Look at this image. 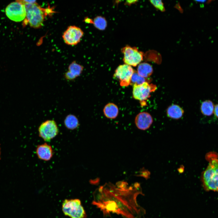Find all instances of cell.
I'll return each mask as SVG.
<instances>
[{
  "mask_svg": "<svg viewBox=\"0 0 218 218\" xmlns=\"http://www.w3.org/2000/svg\"><path fill=\"white\" fill-rule=\"evenodd\" d=\"M206 157L209 163L202 174L203 186L206 191H218V155L215 153L210 152Z\"/></svg>",
  "mask_w": 218,
  "mask_h": 218,
  "instance_id": "cell-1",
  "label": "cell"
},
{
  "mask_svg": "<svg viewBox=\"0 0 218 218\" xmlns=\"http://www.w3.org/2000/svg\"><path fill=\"white\" fill-rule=\"evenodd\" d=\"M25 8L26 21L30 25L35 28L41 27L47 13L48 9L41 8L37 4H24Z\"/></svg>",
  "mask_w": 218,
  "mask_h": 218,
  "instance_id": "cell-2",
  "label": "cell"
},
{
  "mask_svg": "<svg viewBox=\"0 0 218 218\" xmlns=\"http://www.w3.org/2000/svg\"><path fill=\"white\" fill-rule=\"evenodd\" d=\"M64 214L70 218H84L85 210L78 199H66L62 204Z\"/></svg>",
  "mask_w": 218,
  "mask_h": 218,
  "instance_id": "cell-3",
  "label": "cell"
},
{
  "mask_svg": "<svg viewBox=\"0 0 218 218\" xmlns=\"http://www.w3.org/2000/svg\"><path fill=\"white\" fill-rule=\"evenodd\" d=\"M39 136L46 142H49L58 134L59 130L56 122L53 120L42 122L38 128Z\"/></svg>",
  "mask_w": 218,
  "mask_h": 218,
  "instance_id": "cell-4",
  "label": "cell"
},
{
  "mask_svg": "<svg viewBox=\"0 0 218 218\" xmlns=\"http://www.w3.org/2000/svg\"><path fill=\"white\" fill-rule=\"evenodd\" d=\"M121 51L124 54L123 60L125 64L135 67L143 60V53L136 47L126 46Z\"/></svg>",
  "mask_w": 218,
  "mask_h": 218,
  "instance_id": "cell-5",
  "label": "cell"
},
{
  "mask_svg": "<svg viewBox=\"0 0 218 218\" xmlns=\"http://www.w3.org/2000/svg\"><path fill=\"white\" fill-rule=\"evenodd\" d=\"M5 13L10 19L15 22L21 21L26 17L25 6L18 0L9 4L5 9Z\"/></svg>",
  "mask_w": 218,
  "mask_h": 218,
  "instance_id": "cell-6",
  "label": "cell"
},
{
  "mask_svg": "<svg viewBox=\"0 0 218 218\" xmlns=\"http://www.w3.org/2000/svg\"><path fill=\"white\" fill-rule=\"evenodd\" d=\"M134 71L130 65L125 64H121L116 69L114 77L119 80L121 86L127 87L130 84L131 78Z\"/></svg>",
  "mask_w": 218,
  "mask_h": 218,
  "instance_id": "cell-7",
  "label": "cell"
},
{
  "mask_svg": "<svg viewBox=\"0 0 218 218\" xmlns=\"http://www.w3.org/2000/svg\"><path fill=\"white\" fill-rule=\"evenodd\" d=\"M157 87L155 85L145 82L140 84L133 85L132 94L133 97L135 99L142 101L147 99L150 94L154 91Z\"/></svg>",
  "mask_w": 218,
  "mask_h": 218,
  "instance_id": "cell-8",
  "label": "cell"
},
{
  "mask_svg": "<svg viewBox=\"0 0 218 218\" xmlns=\"http://www.w3.org/2000/svg\"><path fill=\"white\" fill-rule=\"evenodd\" d=\"M83 35V31L80 28L74 25L70 26L64 32L62 37L66 44L74 45L80 42Z\"/></svg>",
  "mask_w": 218,
  "mask_h": 218,
  "instance_id": "cell-9",
  "label": "cell"
},
{
  "mask_svg": "<svg viewBox=\"0 0 218 218\" xmlns=\"http://www.w3.org/2000/svg\"><path fill=\"white\" fill-rule=\"evenodd\" d=\"M153 122L151 115L147 112H141L136 116L135 123L139 129L145 130L148 129Z\"/></svg>",
  "mask_w": 218,
  "mask_h": 218,
  "instance_id": "cell-10",
  "label": "cell"
},
{
  "mask_svg": "<svg viewBox=\"0 0 218 218\" xmlns=\"http://www.w3.org/2000/svg\"><path fill=\"white\" fill-rule=\"evenodd\" d=\"M35 151L38 158L45 161L50 160L53 155V150L51 146L46 143L38 145Z\"/></svg>",
  "mask_w": 218,
  "mask_h": 218,
  "instance_id": "cell-11",
  "label": "cell"
},
{
  "mask_svg": "<svg viewBox=\"0 0 218 218\" xmlns=\"http://www.w3.org/2000/svg\"><path fill=\"white\" fill-rule=\"evenodd\" d=\"M83 69L82 66L74 61L69 65L68 70L64 74V77L67 80H74L81 75Z\"/></svg>",
  "mask_w": 218,
  "mask_h": 218,
  "instance_id": "cell-12",
  "label": "cell"
},
{
  "mask_svg": "<svg viewBox=\"0 0 218 218\" xmlns=\"http://www.w3.org/2000/svg\"><path fill=\"white\" fill-rule=\"evenodd\" d=\"M183 109L178 105L173 104L168 107L167 111V116L174 119L181 118L184 113Z\"/></svg>",
  "mask_w": 218,
  "mask_h": 218,
  "instance_id": "cell-13",
  "label": "cell"
},
{
  "mask_svg": "<svg viewBox=\"0 0 218 218\" xmlns=\"http://www.w3.org/2000/svg\"><path fill=\"white\" fill-rule=\"evenodd\" d=\"M105 116L108 118L113 119L118 116L119 109L117 105L113 103H110L105 105L103 110Z\"/></svg>",
  "mask_w": 218,
  "mask_h": 218,
  "instance_id": "cell-14",
  "label": "cell"
},
{
  "mask_svg": "<svg viewBox=\"0 0 218 218\" xmlns=\"http://www.w3.org/2000/svg\"><path fill=\"white\" fill-rule=\"evenodd\" d=\"M64 123L65 127L70 130L76 129L79 125V121L77 117L71 114H69L66 116Z\"/></svg>",
  "mask_w": 218,
  "mask_h": 218,
  "instance_id": "cell-15",
  "label": "cell"
},
{
  "mask_svg": "<svg viewBox=\"0 0 218 218\" xmlns=\"http://www.w3.org/2000/svg\"><path fill=\"white\" fill-rule=\"evenodd\" d=\"M153 69L152 66L149 64L144 62L140 63L137 68V72L141 76L146 78L152 74Z\"/></svg>",
  "mask_w": 218,
  "mask_h": 218,
  "instance_id": "cell-16",
  "label": "cell"
},
{
  "mask_svg": "<svg viewBox=\"0 0 218 218\" xmlns=\"http://www.w3.org/2000/svg\"><path fill=\"white\" fill-rule=\"evenodd\" d=\"M201 110L202 113L205 115L209 116L211 115L214 110L213 103L209 100L203 101L201 106Z\"/></svg>",
  "mask_w": 218,
  "mask_h": 218,
  "instance_id": "cell-17",
  "label": "cell"
},
{
  "mask_svg": "<svg viewBox=\"0 0 218 218\" xmlns=\"http://www.w3.org/2000/svg\"><path fill=\"white\" fill-rule=\"evenodd\" d=\"M94 26L100 30H104L107 26V22L105 18L101 16L95 17L93 21Z\"/></svg>",
  "mask_w": 218,
  "mask_h": 218,
  "instance_id": "cell-18",
  "label": "cell"
},
{
  "mask_svg": "<svg viewBox=\"0 0 218 218\" xmlns=\"http://www.w3.org/2000/svg\"><path fill=\"white\" fill-rule=\"evenodd\" d=\"M147 80L146 78L140 75L137 71H134L131 78L130 84H140L145 82H147Z\"/></svg>",
  "mask_w": 218,
  "mask_h": 218,
  "instance_id": "cell-19",
  "label": "cell"
},
{
  "mask_svg": "<svg viewBox=\"0 0 218 218\" xmlns=\"http://www.w3.org/2000/svg\"><path fill=\"white\" fill-rule=\"evenodd\" d=\"M150 2L157 9L162 12L165 11V8L162 1L160 0H150Z\"/></svg>",
  "mask_w": 218,
  "mask_h": 218,
  "instance_id": "cell-20",
  "label": "cell"
},
{
  "mask_svg": "<svg viewBox=\"0 0 218 218\" xmlns=\"http://www.w3.org/2000/svg\"><path fill=\"white\" fill-rule=\"evenodd\" d=\"M23 4H37L35 0H18Z\"/></svg>",
  "mask_w": 218,
  "mask_h": 218,
  "instance_id": "cell-21",
  "label": "cell"
},
{
  "mask_svg": "<svg viewBox=\"0 0 218 218\" xmlns=\"http://www.w3.org/2000/svg\"><path fill=\"white\" fill-rule=\"evenodd\" d=\"M214 111L216 116L218 117V104L216 105L214 107Z\"/></svg>",
  "mask_w": 218,
  "mask_h": 218,
  "instance_id": "cell-22",
  "label": "cell"
},
{
  "mask_svg": "<svg viewBox=\"0 0 218 218\" xmlns=\"http://www.w3.org/2000/svg\"><path fill=\"white\" fill-rule=\"evenodd\" d=\"M1 147H0V160L1 159Z\"/></svg>",
  "mask_w": 218,
  "mask_h": 218,
  "instance_id": "cell-23",
  "label": "cell"
}]
</instances>
